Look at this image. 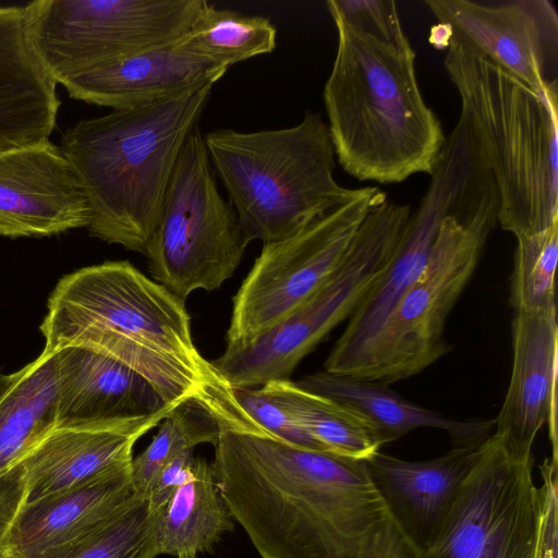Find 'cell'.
Listing matches in <instances>:
<instances>
[{"instance_id": "obj_1", "label": "cell", "mask_w": 558, "mask_h": 558, "mask_svg": "<svg viewBox=\"0 0 558 558\" xmlns=\"http://www.w3.org/2000/svg\"><path fill=\"white\" fill-rule=\"evenodd\" d=\"M225 501L262 558H426L364 460L269 439L235 468Z\"/></svg>"}, {"instance_id": "obj_2", "label": "cell", "mask_w": 558, "mask_h": 558, "mask_svg": "<svg viewBox=\"0 0 558 558\" xmlns=\"http://www.w3.org/2000/svg\"><path fill=\"white\" fill-rule=\"evenodd\" d=\"M47 308L43 351L102 354L141 375L168 404L194 398L217 372L194 344L185 303L128 260L64 276Z\"/></svg>"}, {"instance_id": "obj_3", "label": "cell", "mask_w": 558, "mask_h": 558, "mask_svg": "<svg viewBox=\"0 0 558 558\" xmlns=\"http://www.w3.org/2000/svg\"><path fill=\"white\" fill-rule=\"evenodd\" d=\"M330 15L338 43L323 98L338 162L381 184L430 175L446 136L424 101L410 40L377 39Z\"/></svg>"}, {"instance_id": "obj_4", "label": "cell", "mask_w": 558, "mask_h": 558, "mask_svg": "<svg viewBox=\"0 0 558 558\" xmlns=\"http://www.w3.org/2000/svg\"><path fill=\"white\" fill-rule=\"evenodd\" d=\"M214 85L82 120L60 148L89 205L90 235L146 254L181 149Z\"/></svg>"}, {"instance_id": "obj_5", "label": "cell", "mask_w": 558, "mask_h": 558, "mask_svg": "<svg viewBox=\"0 0 558 558\" xmlns=\"http://www.w3.org/2000/svg\"><path fill=\"white\" fill-rule=\"evenodd\" d=\"M446 72L499 197L498 223L515 238L558 222V94H541L449 39Z\"/></svg>"}, {"instance_id": "obj_6", "label": "cell", "mask_w": 558, "mask_h": 558, "mask_svg": "<svg viewBox=\"0 0 558 558\" xmlns=\"http://www.w3.org/2000/svg\"><path fill=\"white\" fill-rule=\"evenodd\" d=\"M204 140L247 243L287 238L357 193L333 177L335 150L319 113L306 111L290 128L222 129Z\"/></svg>"}, {"instance_id": "obj_7", "label": "cell", "mask_w": 558, "mask_h": 558, "mask_svg": "<svg viewBox=\"0 0 558 558\" xmlns=\"http://www.w3.org/2000/svg\"><path fill=\"white\" fill-rule=\"evenodd\" d=\"M380 191L333 274L283 319L257 339L226 348L213 361L232 388L290 380L299 363L349 318L387 269L411 214Z\"/></svg>"}, {"instance_id": "obj_8", "label": "cell", "mask_w": 558, "mask_h": 558, "mask_svg": "<svg viewBox=\"0 0 558 558\" xmlns=\"http://www.w3.org/2000/svg\"><path fill=\"white\" fill-rule=\"evenodd\" d=\"M498 199L495 180L468 125L458 120L445 138L430 182L411 211L387 269L349 317L324 369L354 377L399 300L424 268L442 220Z\"/></svg>"}, {"instance_id": "obj_9", "label": "cell", "mask_w": 558, "mask_h": 558, "mask_svg": "<svg viewBox=\"0 0 558 558\" xmlns=\"http://www.w3.org/2000/svg\"><path fill=\"white\" fill-rule=\"evenodd\" d=\"M499 204L447 216L427 262L397 303L355 374L390 385L417 375L449 351L448 316L471 280L493 229Z\"/></svg>"}, {"instance_id": "obj_10", "label": "cell", "mask_w": 558, "mask_h": 558, "mask_svg": "<svg viewBox=\"0 0 558 558\" xmlns=\"http://www.w3.org/2000/svg\"><path fill=\"white\" fill-rule=\"evenodd\" d=\"M215 177L196 126L181 149L145 254L153 280L183 303L195 290L219 289L248 244Z\"/></svg>"}, {"instance_id": "obj_11", "label": "cell", "mask_w": 558, "mask_h": 558, "mask_svg": "<svg viewBox=\"0 0 558 558\" xmlns=\"http://www.w3.org/2000/svg\"><path fill=\"white\" fill-rule=\"evenodd\" d=\"M205 0H37L24 5L33 45L57 84L183 38Z\"/></svg>"}, {"instance_id": "obj_12", "label": "cell", "mask_w": 558, "mask_h": 558, "mask_svg": "<svg viewBox=\"0 0 558 558\" xmlns=\"http://www.w3.org/2000/svg\"><path fill=\"white\" fill-rule=\"evenodd\" d=\"M379 191L374 186L360 187L351 199L293 234L263 244L233 296L226 348L257 339L333 274Z\"/></svg>"}, {"instance_id": "obj_13", "label": "cell", "mask_w": 558, "mask_h": 558, "mask_svg": "<svg viewBox=\"0 0 558 558\" xmlns=\"http://www.w3.org/2000/svg\"><path fill=\"white\" fill-rule=\"evenodd\" d=\"M534 461L493 432L426 558H536L542 492Z\"/></svg>"}, {"instance_id": "obj_14", "label": "cell", "mask_w": 558, "mask_h": 558, "mask_svg": "<svg viewBox=\"0 0 558 558\" xmlns=\"http://www.w3.org/2000/svg\"><path fill=\"white\" fill-rule=\"evenodd\" d=\"M429 41L454 39L541 94H558V14L549 0H425Z\"/></svg>"}, {"instance_id": "obj_15", "label": "cell", "mask_w": 558, "mask_h": 558, "mask_svg": "<svg viewBox=\"0 0 558 558\" xmlns=\"http://www.w3.org/2000/svg\"><path fill=\"white\" fill-rule=\"evenodd\" d=\"M132 461L68 490L24 504L0 558H74L133 499Z\"/></svg>"}, {"instance_id": "obj_16", "label": "cell", "mask_w": 558, "mask_h": 558, "mask_svg": "<svg viewBox=\"0 0 558 558\" xmlns=\"http://www.w3.org/2000/svg\"><path fill=\"white\" fill-rule=\"evenodd\" d=\"M88 221L84 189L59 146L48 141L0 154V235L48 236Z\"/></svg>"}, {"instance_id": "obj_17", "label": "cell", "mask_w": 558, "mask_h": 558, "mask_svg": "<svg viewBox=\"0 0 558 558\" xmlns=\"http://www.w3.org/2000/svg\"><path fill=\"white\" fill-rule=\"evenodd\" d=\"M512 365L508 389L494 433L510 447L532 452L534 440L549 422L556 451V378L558 327L556 306L513 312Z\"/></svg>"}, {"instance_id": "obj_18", "label": "cell", "mask_w": 558, "mask_h": 558, "mask_svg": "<svg viewBox=\"0 0 558 558\" xmlns=\"http://www.w3.org/2000/svg\"><path fill=\"white\" fill-rule=\"evenodd\" d=\"M484 441L452 447L440 457L424 461L403 460L380 451L364 460L393 517L422 551L426 553L437 539Z\"/></svg>"}, {"instance_id": "obj_19", "label": "cell", "mask_w": 558, "mask_h": 558, "mask_svg": "<svg viewBox=\"0 0 558 558\" xmlns=\"http://www.w3.org/2000/svg\"><path fill=\"white\" fill-rule=\"evenodd\" d=\"M172 408L149 416L54 427L20 462L24 504L68 490L111 466L132 461L136 441L158 426Z\"/></svg>"}, {"instance_id": "obj_20", "label": "cell", "mask_w": 558, "mask_h": 558, "mask_svg": "<svg viewBox=\"0 0 558 558\" xmlns=\"http://www.w3.org/2000/svg\"><path fill=\"white\" fill-rule=\"evenodd\" d=\"M57 85L33 45L24 5L0 7V154L49 141Z\"/></svg>"}, {"instance_id": "obj_21", "label": "cell", "mask_w": 558, "mask_h": 558, "mask_svg": "<svg viewBox=\"0 0 558 558\" xmlns=\"http://www.w3.org/2000/svg\"><path fill=\"white\" fill-rule=\"evenodd\" d=\"M178 41L128 56L63 86L74 99L118 110L215 85L222 78L228 68L183 49Z\"/></svg>"}, {"instance_id": "obj_22", "label": "cell", "mask_w": 558, "mask_h": 558, "mask_svg": "<svg viewBox=\"0 0 558 558\" xmlns=\"http://www.w3.org/2000/svg\"><path fill=\"white\" fill-rule=\"evenodd\" d=\"M56 427L149 416L168 404L153 386L125 365L77 347L54 352Z\"/></svg>"}, {"instance_id": "obj_23", "label": "cell", "mask_w": 558, "mask_h": 558, "mask_svg": "<svg viewBox=\"0 0 558 558\" xmlns=\"http://www.w3.org/2000/svg\"><path fill=\"white\" fill-rule=\"evenodd\" d=\"M295 384L361 414L377 428L385 444L413 429L430 427L448 433L453 447L473 446L482 444L495 429L494 418H450L407 400L386 385L325 369Z\"/></svg>"}, {"instance_id": "obj_24", "label": "cell", "mask_w": 558, "mask_h": 558, "mask_svg": "<svg viewBox=\"0 0 558 558\" xmlns=\"http://www.w3.org/2000/svg\"><path fill=\"white\" fill-rule=\"evenodd\" d=\"M154 512L157 556L210 553L221 536L234 529L213 466L201 457L190 477Z\"/></svg>"}, {"instance_id": "obj_25", "label": "cell", "mask_w": 558, "mask_h": 558, "mask_svg": "<svg viewBox=\"0 0 558 558\" xmlns=\"http://www.w3.org/2000/svg\"><path fill=\"white\" fill-rule=\"evenodd\" d=\"M58 386L54 353L14 373L0 396V474L19 464L56 426Z\"/></svg>"}, {"instance_id": "obj_26", "label": "cell", "mask_w": 558, "mask_h": 558, "mask_svg": "<svg viewBox=\"0 0 558 558\" xmlns=\"http://www.w3.org/2000/svg\"><path fill=\"white\" fill-rule=\"evenodd\" d=\"M259 388L278 403L327 451L365 460L385 444L377 428L350 408L299 387L295 381H270Z\"/></svg>"}, {"instance_id": "obj_27", "label": "cell", "mask_w": 558, "mask_h": 558, "mask_svg": "<svg viewBox=\"0 0 558 558\" xmlns=\"http://www.w3.org/2000/svg\"><path fill=\"white\" fill-rule=\"evenodd\" d=\"M178 44L229 69L235 63L272 52L277 45V29L265 16L245 15L208 4Z\"/></svg>"}, {"instance_id": "obj_28", "label": "cell", "mask_w": 558, "mask_h": 558, "mask_svg": "<svg viewBox=\"0 0 558 558\" xmlns=\"http://www.w3.org/2000/svg\"><path fill=\"white\" fill-rule=\"evenodd\" d=\"M150 444L131 464L134 496L147 498L161 470L184 451L217 440V427L208 412L194 399L173 407L158 424Z\"/></svg>"}, {"instance_id": "obj_29", "label": "cell", "mask_w": 558, "mask_h": 558, "mask_svg": "<svg viewBox=\"0 0 558 558\" xmlns=\"http://www.w3.org/2000/svg\"><path fill=\"white\" fill-rule=\"evenodd\" d=\"M515 239L509 296L513 312L556 306L558 222L541 232Z\"/></svg>"}, {"instance_id": "obj_30", "label": "cell", "mask_w": 558, "mask_h": 558, "mask_svg": "<svg viewBox=\"0 0 558 558\" xmlns=\"http://www.w3.org/2000/svg\"><path fill=\"white\" fill-rule=\"evenodd\" d=\"M155 512L137 498L100 531L74 558H156Z\"/></svg>"}, {"instance_id": "obj_31", "label": "cell", "mask_w": 558, "mask_h": 558, "mask_svg": "<svg viewBox=\"0 0 558 558\" xmlns=\"http://www.w3.org/2000/svg\"><path fill=\"white\" fill-rule=\"evenodd\" d=\"M326 5L360 33L391 43L408 38L392 0H328Z\"/></svg>"}, {"instance_id": "obj_32", "label": "cell", "mask_w": 558, "mask_h": 558, "mask_svg": "<svg viewBox=\"0 0 558 558\" xmlns=\"http://www.w3.org/2000/svg\"><path fill=\"white\" fill-rule=\"evenodd\" d=\"M232 390L242 410L262 429L290 445L327 451L259 388H232Z\"/></svg>"}, {"instance_id": "obj_33", "label": "cell", "mask_w": 558, "mask_h": 558, "mask_svg": "<svg viewBox=\"0 0 558 558\" xmlns=\"http://www.w3.org/2000/svg\"><path fill=\"white\" fill-rule=\"evenodd\" d=\"M539 470L542 518L536 558H558L557 464L550 458L545 459Z\"/></svg>"}, {"instance_id": "obj_34", "label": "cell", "mask_w": 558, "mask_h": 558, "mask_svg": "<svg viewBox=\"0 0 558 558\" xmlns=\"http://www.w3.org/2000/svg\"><path fill=\"white\" fill-rule=\"evenodd\" d=\"M196 458L193 450L184 451L161 470L148 496L154 511L160 509L172 493L190 477Z\"/></svg>"}, {"instance_id": "obj_35", "label": "cell", "mask_w": 558, "mask_h": 558, "mask_svg": "<svg viewBox=\"0 0 558 558\" xmlns=\"http://www.w3.org/2000/svg\"><path fill=\"white\" fill-rule=\"evenodd\" d=\"M25 502V484L21 464L0 474V546Z\"/></svg>"}, {"instance_id": "obj_36", "label": "cell", "mask_w": 558, "mask_h": 558, "mask_svg": "<svg viewBox=\"0 0 558 558\" xmlns=\"http://www.w3.org/2000/svg\"><path fill=\"white\" fill-rule=\"evenodd\" d=\"M13 378L14 373L10 375L0 373V396L9 388V386L13 381Z\"/></svg>"}, {"instance_id": "obj_37", "label": "cell", "mask_w": 558, "mask_h": 558, "mask_svg": "<svg viewBox=\"0 0 558 558\" xmlns=\"http://www.w3.org/2000/svg\"><path fill=\"white\" fill-rule=\"evenodd\" d=\"M197 555H194V554H186V555H182L178 558H196Z\"/></svg>"}]
</instances>
